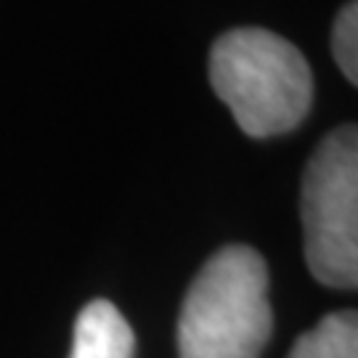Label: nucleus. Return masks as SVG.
<instances>
[{
    "instance_id": "nucleus-1",
    "label": "nucleus",
    "mask_w": 358,
    "mask_h": 358,
    "mask_svg": "<svg viewBox=\"0 0 358 358\" xmlns=\"http://www.w3.org/2000/svg\"><path fill=\"white\" fill-rule=\"evenodd\" d=\"M210 83L252 138L294 130L306 120L313 77L289 40L260 27L231 29L210 51Z\"/></svg>"
},
{
    "instance_id": "nucleus-2",
    "label": "nucleus",
    "mask_w": 358,
    "mask_h": 358,
    "mask_svg": "<svg viewBox=\"0 0 358 358\" xmlns=\"http://www.w3.org/2000/svg\"><path fill=\"white\" fill-rule=\"evenodd\" d=\"M273 329L268 268L252 247L217 250L192 282L178 319V358H260Z\"/></svg>"
},
{
    "instance_id": "nucleus-3",
    "label": "nucleus",
    "mask_w": 358,
    "mask_h": 358,
    "mask_svg": "<svg viewBox=\"0 0 358 358\" xmlns=\"http://www.w3.org/2000/svg\"><path fill=\"white\" fill-rule=\"evenodd\" d=\"M303 229L310 273L327 287L358 284V133L332 130L303 176Z\"/></svg>"
},
{
    "instance_id": "nucleus-4",
    "label": "nucleus",
    "mask_w": 358,
    "mask_h": 358,
    "mask_svg": "<svg viewBox=\"0 0 358 358\" xmlns=\"http://www.w3.org/2000/svg\"><path fill=\"white\" fill-rule=\"evenodd\" d=\"M136 337L125 316L109 300H93L80 310L69 358H133Z\"/></svg>"
},
{
    "instance_id": "nucleus-5",
    "label": "nucleus",
    "mask_w": 358,
    "mask_h": 358,
    "mask_svg": "<svg viewBox=\"0 0 358 358\" xmlns=\"http://www.w3.org/2000/svg\"><path fill=\"white\" fill-rule=\"evenodd\" d=\"M289 358H358L356 310H337L297 337Z\"/></svg>"
},
{
    "instance_id": "nucleus-6",
    "label": "nucleus",
    "mask_w": 358,
    "mask_h": 358,
    "mask_svg": "<svg viewBox=\"0 0 358 358\" xmlns=\"http://www.w3.org/2000/svg\"><path fill=\"white\" fill-rule=\"evenodd\" d=\"M332 51L343 75L356 83L358 80V6L350 0L340 11L332 29Z\"/></svg>"
}]
</instances>
